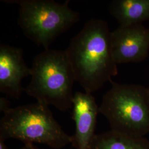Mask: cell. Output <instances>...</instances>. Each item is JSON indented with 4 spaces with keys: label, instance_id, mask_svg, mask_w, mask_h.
<instances>
[{
    "label": "cell",
    "instance_id": "obj_1",
    "mask_svg": "<svg viewBox=\"0 0 149 149\" xmlns=\"http://www.w3.org/2000/svg\"><path fill=\"white\" fill-rule=\"evenodd\" d=\"M65 52L76 81L85 92L92 94L118 74L112 54L111 32L102 19L92 18L86 22L71 39Z\"/></svg>",
    "mask_w": 149,
    "mask_h": 149
},
{
    "label": "cell",
    "instance_id": "obj_2",
    "mask_svg": "<svg viewBox=\"0 0 149 149\" xmlns=\"http://www.w3.org/2000/svg\"><path fill=\"white\" fill-rule=\"evenodd\" d=\"M31 80L25 88L37 102L61 111L72 107L74 72L65 50L45 49L33 59Z\"/></svg>",
    "mask_w": 149,
    "mask_h": 149
},
{
    "label": "cell",
    "instance_id": "obj_3",
    "mask_svg": "<svg viewBox=\"0 0 149 149\" xmlns=\"http://www.w3.org/2000/svg\"><path fill=\"white\" fill-rule=\"evenodd\" d=\"M15 139L59 149L71 144L70 136L54 117L49 106L39 102L10 108L0 120V139Z\"/></svg>",
    "mask_w": 149,
    "mask_h": 149
},
{
    "label": "cell",
    "instance_id": "obj_4",
    "mask_svg": "<svg viewBox=\"0 0 149 149\" xmlns=\"http://www.w3.org/2000/svg\"><path fill=\"white\" fill-rule=\"evenodd\" d=\"M110 82L112 87L103 96L99 112L107 119L111 130L145 137L149 134L148 87Z\"/></svg>",
    "mask_w": 149,
    "mask_h": 149
},
{
    "label": "cell",
    "instance_id": "obj_5",
    "mask_svg": "<svg viewBox=\"0 0 149 149\" xmlns=\"http://www.w3.org/2000/svg\"><path fill=\"white\" fill-rule=\"evenodd\" d=\"M19 6L18 24L24 35L44 49L60 34L80 21V14L70 8L69 1L6 0Z\"/></svg>",
    "mask_w": 149,
    "mask_h": 149
},
{
    "label": "cell",
    "instance_id": "obj_6",
    "mask_svg": "<svg viewBox=\"0 0 149 149\" xmlns=\"http://www.w3.org/2000/svg\"><path fill=\"white\" fill-rule=\"evenodd\" d=\"M113 58L117 64L140 63L149 53V28L143 24L120 26L111 32Z\"/></svg>",
    "mask_w": 149,
    "mask_h": 149
},
{
    "label": "cell",
    "instance_id": "obj_7",
    "mask_svg": "<svg viewBox=\"0 0 149 149\" xmlns=\"http://www.w3.org/2000/svg\"><path fill=\"white\" fill-rule=\"evenodd\" d=\"M31 69L27 66L21 48L8 45H0V92L19 100L25 88L22 80L31 75Z\"/></svg>",
    "mask_w": 149,
    "mask_h": 149
},
{
    "label": "cell",
    "instance_id": "obj_8",
    "mask_svg": "<svg viewBox=\"0 0 149 149\" xmlns=\"http://www.w3.org/2000/svg\"><path fill=\"white\" fill-rule=\"evenodd\" d=\"M72 119L75 123V133L72 136L76 149H88L95 135L99 107L91 93L76 92L72 100Z\"/></svg>",
    "mask_w": 149,
    "mask_h": 149
},
{
    "label": "cell",
    "instance_id": "obj_9",
    "mask_svg": "<svg viewBox=\"0 0 149 149\" xmlns=\"http://www.w3.org/2000/svg\"><path fill=\"white\" fill-rule=\"evenodd\" d=\"M108 11L120 26L143 24L149 21V0H113Z\"/></svg>",
    "mask_w": 149,
    "mask_h": 149
},
{
    "label": "cell",
    "instance_id": "obj_10",
    "mask_svg": "<svg viewBox=\"0 0 149 149\" xmlns=\"http://www.w3.org/2000/svg\"><path fill=\"white\" fill-rule=\"evenodd\" d=\"M88 149H149V140L111 130L96 134Z\"/></svg>",
    "mask_w": 149,
    "mask_h": 149
},
{
    "label": "cell",
    "instance_id": "obj_11",
    "mask_svg": "<svg viewBox=\"0 0 149 149\" xmlns=\"http://www.w3.org/2000/svg\"><path fill=\"white\" fill-rule=\"evenodd\" d=\"M10 101L5 97H1L0 98V111L1 112H5L7 109H8L10 107Z\"/></svg>",
    "mask_w": 149,
    "mask_h": 149
},
{
    "label": "cell",
    "instance_id": "obj_12",
    "mask_svg": "<svg viewBox=\"0 0 149 149\" xmlns=\"http://www.w3.org/2000/svg\"><path fill=\"white\" fill-rule=\"evenodd\" d=\"M23 148L25 149H39L36 146H35L32 143L24 144V146Z\"/></svg>",
    "mask_w": 149,
    "mask_h": 149
},
{
    "label": "cell",
    "instance_id": "obj_13",
    "mask_svg": "<svg viewBox=\"0 0 149 149\" xmlns=\"http://www.w3.org/2000/svg\"><path fill=\"white\" fill-rule=\"evenodd\" d=\"M0 149H8L5 144V141L2 139H0Z\"/></svg>",
    "mask_w": 149,
    "mask_h": 149
},
{
    "label": "cell",
    "instance_id": "obj_14",
    "mask_svg": "<svg viewBox=\"0 0 149 149\" xmlns=\"http://www.w3.org/2000/svg\"><path fill=\"white\" fill-rule=\"evenodd\" d=\"M148 90H149V87H148Z\"/></svg>",
    "mask_w": 149,
    "mask_h": 149
},
{
    "label": "cell",
    "instance_id": "obj_15",
    "mask_svg": "<svg viewBox=\"0 0 149 149\" xmlns=\"http://www.w3.org/2000/svg\"><path fill=\"white\" fill-rule=\"evenodd\" d=\"M24 149V148H22V149Z\"/></svg>",
    "mask_w": 149,
    "mask_h": 149
}]
</instances>
